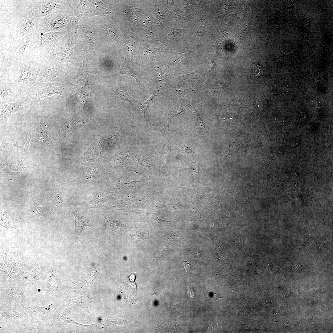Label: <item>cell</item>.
<instances>
[{"mask_svg":"<svg viewBox=\"0 0 333 333\" xmlns=\"http://www.w3.org/2000/svg\"><path fill=\"white\" fill-rule=\"evenodd\" d=\"M88 85H85L79 90L76 94V97L80 103H84L88 99L90 94Z\"/></svg>","mask_w":333,"mask_h":333,"instance_id":"16","label":"cell"},{"mask_svg":"<svg viewBox=\"0 0 333 333\" xmlns=\"http://www.w3.org/2000/svg\"><path fill=\"white\" fill-rule=\"evenodd\" d=\"M236 202L242 204H248L253 206L250 199L249 187H247L237 191L235 195Z\"/></svg>","mask_w":333,"mask_h":333,"instance_id":"13","label":"cell"},{"mask_svg":"<svg viewBox=\"0 0 333 333\" xmlns=\"http://www.w3.org/2000/svg\"><path fill=\"white\" fill-rule=\"evenodd\" d=\"M183 268L187 274H189L191 272V268L189 263L187 261L183 262Z\"/></svg>","mask_w":333,"mask_h":333,"instance_id":"24","label":"cell"},{"mask_svg":"<svg viewBox=\"0 0 333 333\" xmlns=\"http://www.w3.org/2000/svg\"><path fill=\"white\" fill-rule=\"evenodd\" d=\"M109 10L107 6L100 1H95L92 4L88 10V14L90 16L95 15H103L108 14Z\"/></svg>","mask_w":333,"mask_h":333,"instance_id":"10","label":"cell"},{"mask_svg":"<svg viewBox=\"0 0 333 333\" xmlns=\"http://www.w3.org/2000/svg\"><path fill=\"white\" fill-rule=\"evenodd\" d=\"M49 115L44 116H40L39 123L38 128L35 130V140L36 142L41 140L48 142L50 139V136L49 135L47 119Z\"/></svg>","mask_w":333,"mask_h":333,"instance_id":"8","label":"cell"},{"mask_svg":"<svg viewBox=\"0 0 333 333\" xmlns=\"http://www.w3.org/2000/svg\"><path fill=\"white\" fill-rule=\"evenodd\" d=\"M230 147L231 145L230 143L229 146L228 150L227 151L224 152L223 154L222 155L224 158V159H226L228 156L232 154V150L230 148Z\"/></svg>","mask_w":333,"mask_h":333,"instance_id":"26","label":"cell"},{"mask_svg":"<svg viewBox=\"0 0 333 333\" xmlns=\"http://www.w3.org/2000/svg\"><path fill=\"white\" fill-rule=\"evenodd\" d=\"M69 90L68 86L58 82H38L28 89L27 92L32 101L39 103L42 98L56 94L63 97L66 96Z\"/></svg>","mask_w":333,"mask_h":333,"instance_id":"1","label":"cell"},{"mask_svg":"<svg viewBox=\"0 0 333 333\" xmlns=\"http://www.w3.org/2000/svg\"><path fill=\"white\" fill-rule=\"evenodd\" d=\"M72 212L75 218V229L76 234L80 235L85 226L91 227L92 224L90 221L86 217L82 214L78 209H73Z\"/></svg>","mask_w":333,"mask_h":333,"instance_id":"9","label":"cell"},{"mask_svg":"<svg viewBox=\"0 0 333 333\" xmlns=\"http://www.w3.org/2000/svg\"><path fill=\"white\" fill-rule=\"evenodd\" d=\"M31 101V98L27 96L24 99L19 102L0 104L1 123H6L10 116L22 109Z\"/></svg>","mask_w":333,"mask_h":333,"instance_id":"5","label":"cell"},{"mask_svg":"<svg viewBox=\"0 0 333 333\" xmlns=\"http://www.w3.org/2000/svg\"><path fill=\"white\" fill-rule=\"evenodd\" d=\"M62 191H54L50 196L52 202V210L54 215H56L60 210L62 206Z\"/></svg>","mask_w":333,"mask_h":333,"instance_id":"15","label":"cell"},{"mask_svg":"<svg viewBox=\"0 0 333 333\" xmlns=\"http://www.w3.org/2000/svg\"><path fill=\"white\" fill-rule=\"evenodd\" d=\"M20 74L12 83L20 89L27 91L38 82L39 75L40 71L33 64L30 62L23 63L19 66Z\"/></svg>","mask_w":333,"mask_h":333,"instance_id":"2","label":"cell"},{"mask_svg":"<svg viewBox=\"0 0 333 333\" xmlns=\"http://www.w3.org/2000/svg\"><path fill=\"white\" fill-rule=\"evenodd\" d=\"M33 25V21L31 19H28L24 23L23 27V30L25 31L29 30L31 28Z\"/></svg>","mask_w":333,"mask_h":333,"instance_id":"21","label":"cell"},{"mask_svg":"<svg viewBox=\"0 0 333 333\" xmlns=\"http://www.w3.org/2000/svg\"><path fill=\"white\" fill-rule=\"evenodd\" d=\"M107 31L109 39L112 43H115L117 39L115 34L114 30L112 28H109L107 29Z\"/></svg>","mask_w":333,"mask_h":333,"instance_id":"18","label":"cell"},{"mask_svg":"<svg viewBox=\"0 0 333 333\" xmlns=\"http://www.w3.org/2000/svg\"><path fill=\"white\" fill-rule=\"evenodd\" d=\"M85 39L88 43H93L94 41V37L93 33L91 31H88L86 35Z\"/></svg>","mask_w":333,"mask_h":333,"instance_id":"20","label":"cell"},{"mask_svg":"<svg viewBox=\"0 0 333 333\" xmlns=\"http://www.w3.org/2000/svg\"><path fill=\"white\" fill-rule=\"evenodd\" d=\"M85 124L84 123L78 119H75L66 122L64 127L66 135L68 137L71 136L76 130Z\"/></svg>","mask_w":333,"mask_h":333,"instance_id":"14","label":"cell"},{"mask_svg":"<svg viewBox=\"0 0 333 333\" xmlns=\"http://www.w3.org/2000/svg\"><path fill=\"white\" fill-rule=\"evenodd\" d=\"M178 150L180 152L185 154H190L195 153V152L191 149L185 145H183L180 146Z\"/></svg>","mask_w":333,"mask_h":333,"instance_id":"19","label":"cell"},{"mask_svg":"<svg viewBox=\"0 0 333 333\" xmlns=\"http://www.w3.org/2000/svg\"><path fill=\"white\" fill-rule=\"evenodd\" d=\"M29 43V42L28 41H26L24 42L23 43L20 48L19 49L18 53L19 54H23L26 49V48L27 46Z\"/></svg>","mask_w":333,"mask_h":333,"instance_id":"22","label":"cell"},{"mask_svg":"<svg viewBox=\"0 0 333 333\" xmlns=\"http://www.w3.org/2000/svg\"><path fill=\"white\" fill-rule=\"evenodd\" d=\"M62 77V73L59 72L53 64H51L40 70L38 82H54L60 80Z\"/></svg>","mask_w":333,"mask_h":333,"instance_id":"7","label":"cell"},{"mask_svg":"<svg viewBox=\"0 0 333 333\" xmlns=\"http://www.w3.org/2000/svg\"><path fill=\"white\" fill-rule=\"evenodd\" d=\"M31 216L34 218L40 217L43 212L41 207L39 205L38 202H35L32 204L30 208Z\"/></svg>","mask_w":333,"mask_h":333,"instance_id":"17","label":"cell"},{"mask_svg":"<svg viewBox=\"0 0 333 333\" xmlns=\"http://www.w3.org/2000/svg\"><path fill=\"white\" fill-rule=\"evenodd\" d=\"M260 68V66L257 65V64L254 67L253 70V73L255 76H258L260 75L261 71Z\"/></svg>","mask_w":333,"mask_h":333,"instance_id":"25","label":"cell"},{"mask_svg":"<svg viewBox=\"0 0 333 333\" xmlns=\"http://www.w3.org/2000/svg\"><path fill=\"white\" fill-rule=\"evenodd\" d=\"M85 1H81L75 11L72 21V27L73 31L77 34L78 28V22L83 15L85 9Z\"/></svg>","mask_w":333,"mask_h":333,"instance_id":"11","label":"cell"},{"mask_svg":"<svg viewBox=\"0 0 333 333\" xmlns=\"http://www.w3.org/2000/svg\"><path fill=\"white\" fill-rule=\"evenodd\" d=\"M121 72L122 73H125L129 75L133 76L134 77L135 76V77L137 78V75L132 70H131V69H129L128 68L127 69H123L121 71Z\"/></svg>","mask_w":333,"mask_h":333,"instance_id":"23","label":"cell"},{"mask_svg":"<svg viewBox=\"0 0 333 333\" xmlns=\"http://www.w3.org/2000/svg\"><path fill=\"white\" fill-rule=\"evenodd\" d=\"M109 198L106 192L101 190L94 191L88 196L83 205L86 208H100Z\"/></svg>","mask_w":333,"mask_h":333,"instance_id":"6","label":"cell"},{"mask_svg":"<svg viewBox=\"0 0 333 333\" xmlns=\"http://www.w3.org/2000/svg\"><path fill=\"white\" fill-rule=\"evenodd\" d=\"M27 92L12 83H0V104L19 102L23 92Z\"/></svg>","mask_w":333,"mask_h":333,"instance_id":"4","label":"cell"},{"mask_svg":"<svg viewBox=\"0 0 333 333\" xmlns=\"http://www.w3.org/2000/svg\"><path fill=\"white\" fill-rule=\"evenodd\" d=\"M104 222L105 226L109 229L121 233L123 232L125 228L121 222L111 217H106L104 218Z\"/></svg>","mask_w":333,"mask_h":333,"instance_id":"12","label":"cell"},{"mask_svg":"<svg viewBox=\"0 0 333 333\" xmlns=\"http://www.w3.org/2000/svg\"><path fill=\"white\" fill-rule=\"evenodd\" d=\"M101 175L98 169L91 167L75 180L67 183L77 189L81 187H91L101 182Z\"/></svg>","mask_w":333,"mask_h":333,"instance_id":"3","label":"cell"}]
</instances>
